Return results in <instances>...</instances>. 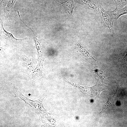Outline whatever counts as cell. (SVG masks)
I'll list each match as a JSON object with an SVG mask.
<instances>
[{
  "instance_id": "6da1fadb",
  "label": "cell",
  "mask_w": 127,
  "mask_h": 127,
  "mask_svg": "<svg viewBox=\"0 0 127 127\" xmlns=\"http://www.w3.org/2000/svg\"><path fill=\"white\" fill-rule=\"evenodd\" d=\"M99 12L101 14L103 21L110 33L112 34H114V32L113 26L114 19L109 11L105 10L99 5Z\"/></svg>"
},
{
  "instance_id": "7a4b0ae2",
  "label": "cell",
  "mask_w": 127,
  "mask_h": 127,
  "mask_svg": "<svg viewBox=\"0 0 127 127\" xmlns=\"http://www.w3.org/2000/svg\"><path fill=\"white\" fill-rule=\"evenodd\" d=\"M0 22L1 33L3 37L4 38L6 41H8L10 43H16V42H22L24 40V39L20 40L15 38L11 34L7 32L4 29L3 27V22L1 20Z\"/></svg>"
},
{
  "instance_id": "3957f363",
  "label": "cell",
  "mask_w": 127,
  "mask_h": 127,
  "mask_svg": "<svg viewBox=\"0 0 127 127\" xmlns=\"http://www.w3.org/2000/svg\"><path fill=\"white\" fill-rule=\"evenodd\" d=\"M59 4L61 5L65 10L71 16H73V10L74 7L73 0H66L60 3Z\"/></svg>"
},
{
  "instance_id": "277c9868",
  "label": "cell",
  "mask_w": 127,
  "mask_h": 127,
  "mask_svg": "<svg viewBox=\"0 0 127 127\" xmlns=\"http://www.w3.org/2000/svg\"><path fill=\"white\" fill-rule=\"evenodd\" d=\"M109 12L114 20L116 21L121 16L127 14V5L121 8Z\"/></svg>"
},
{
  "instance_id": "5b68a950",
  "label": "cell",
  "mask_w": 127,
  "mask_h": 127,
  "mask_svg": "<svg viewBox=\"0 0 127 127\" xmlns=\"http://www.w3.org/2000/svg\"><path fill=\"white\" fill-rule=\"evenodd\" d=\"M17 0H8L4 10L6 14L9 13L12 10L14 5Z\"/></svg>"
},
{
  "instance_id": "8992f818",
  "label": "cell",
  "mask_w": 127,
  "mask_h": 127,
  "mask_svg": "<svg viewBox=\"0 0 127 127\" xmlns=\"http://www.w3.org/2000/svg\"><path fill=\"white\" fill-rule=\"evenodd\" d=\"M116 5L115 10L121 8L127 5V0H113Z\"/></svg>"
},
{
  "instance_id": "52a82bcc",
  "label": "cell",
  "mask_w": 127,
  "mask_h": 127,
  "mask_svg": "<svg viewBox=\"0 0 127 127\" xmlns=\"http://www.w3.org/2000/svg\"><path fill=\"white\" fill-rule=\"evenodd\" d=\"M8 0H0V8H5L6 6Z\"/></svg>"
},
{
  "instance_id": "ba28073f",
  "label": "cell",
  "mask_w": 127,
  "mask_h": 127,
  "mask_svg": "<svg viewBox=\"0 0 127 127\" xmlns=\"http://www.w3.org/2000/svg\"><path fill=\"white\" fill-rule=\"evenodd\" d=\"M30 1L35 3L40 4L45 1L46 0H30Z\"/></svg>"
}]
</instances>
